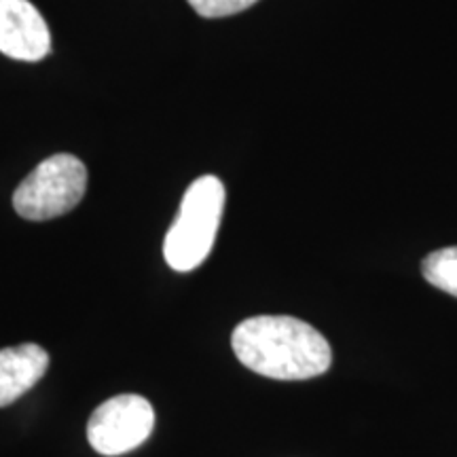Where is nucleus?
Listing matches in <instances>:
<instances>
[{"label": "nucleus", "instance_id": "obj_1", "mask_svg": "<svg viewBox=\"0 0 457 457\" xmlns=\"http://www.w3.org/2000/svg\"><path fill=\"white\" fill-rule=\"evenodd\" d=\"M231 345L245 369L270 379H313L333 364V350L324 335L290 316L244 320L233 330Z\"/></svg>", "mask_w": 457, "mask_h": 457}, {"label": "nucleus", "instance_id": "obj_2", "mask_svg": "<svg viewBox=\"0 0 457 457\" xmlns=\"http://www.w3.org/2000/svg\"><path fill=\"white\" fill-rule=\"evenodd\" d=\"M225 210V185L202 176L187 188L176 220L163 242V256L174 271H193L208 259Z\"/></svg>", "mask_w": 457, "mask_h": 457}, {"label": "nucleus", "instance_id": "obj_3", "mask_svg": "<svg viewBox=\"0 0 457 457\" xmlns=\"http://www.w3.org/2000/svg\"><path fill=\"white\" fill-rule=\"evenodd\" d=\"M87 188V170L68 153L45 159L13 193L15 212L26 220H51L81 204Z\"/></svg>", "mask_w": 457, "mask_h": 457}, {"label": "nucleus", "instance_id": "obj_4", "mask_svg": "<svg viewBox=\"0 0 457 457\" xmlns=\"http://www.w3.org/2000/svg\"><path fill=\"white\" fill-rule=\"evenodd\" d=\"M155 411L138 394H121L102 403L89 417L87 441L100 455L129 453L151 436Z\"/></svg>", "mask_w": 457, "mask_h": 457}, {"label": "nucleus", "instance_id": "obj_5", "mask_svg": "<svg viewBox=\"0 0 457 457\" xmlns=\"http://www.w3.org/2000/svg\"><path fill=\"white\" fill-rule=\"evenodd\" d=\"M49 51L47 21L30 0H0V54L21 62H38Z\"/></svg>", "mask_w": 457, "mask_h": 457}, {"label": "nucleus", "instance_id": "obj_6", "mask_svg": "<svg viewBox=\"0 0 457 457\" xmlns=\"http://www.w3.org/2000/svg\"><path fill=\"white\" fill-rule=\"evenodd\" d=\"M49 353L37 343L0 350V409L32 390L47 373Z\"/></svg>", "mask_w": 457, "mask_h": 457}, {"label": "nucleus", "instance_id": "obj_7", "mask_svg": "<svg viewBox=\"0 0 457 457\" xmlns=\"http://www.w3.org/2000/svg\"><path fill=\"white\" fill-rule=\"evenodd\" d=\"M421 273L434 288L457 299V245L434 250L421 261Z\"/></svg>", "mask_w": 457, "mask_h": 457}, {"label": "nucleus", "instance_id": "obj_8", "mask_svg": "<svg viewBox=\"0 0 457 457\" xmlns=\"http://www.w3.org/2000/svg\"><path fill=\"white\" fill-rule=\"evenodd\" d=\"M254 3H259V0H188V4L197 11V15L208 17V20L236 15L239 11L253 7Z\"/></svg>", "mask_w": 457, "mask_h": 457}]
</instances>
